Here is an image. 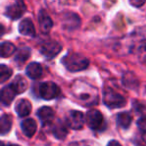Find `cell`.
Instances as JSON below:
<instances>
[{
	"label": "cell",
	"instance_id": "1",
	"mask_svg": "<svg viewBox=\"0 0 146 146\" xmlns=\"http://www.w3.org/2000/svg\"><path fill=\"white\" fill-rule=\"evenodd\" d=\"M62 63L67 70L71 72H77L87 68L89 65V60L77 53H69L62 59Z\"/></svg>",
	"mask_w": 146,
	"mask_h": 146
},
{
	"label": "cell",
	"instance_id": "2",
	"mask_svg": "<svg viewBox=\"0 0 146 146\" xmlns=\"http://www.w3.org/2000/svg\"><path fill=\"white\" fill-rule=\"evenodd\" d=\"M103 101L105 105L109 108H120L123 107L126 100L121 94L117 93L111 88H106L103 93Z\"/></svg>",
	"mask_w": 146,
	"mask_h": 146
},
{
	"label": "cell",
	"instance_id": "3",
	"mask_svg": "<svg viewBox=\"0 0 146 146\" xmlns=\"http://www.w3.org/2000/svg\"><path fill=\"white\" fill-rule=\"evenodd\" d=\"M85 121L88 127L93 130L104 129V118L101 112L98 110H90L87 112L85 117Z\"/></svg>",
	"mask_w": 146,
	"mask_h": 146
},
{
	"label": "cell",
	"instance_id": "4",
	"mask_svg": "<svg viewBox=\"0 0 146 146\" xmlns=\"http://www.w3.org/2000/svg\"><path fill=\"white\" fill-rule=\"evenodd\" d=\"M39 94L43 99L51 100L60 94V88L53 82H44L39 86Z\"/></svg>",
	"mask_w": 146,
	"mask_h": 146
},
{
	"label": "cell",
	"instance_id": "5",
	"mask_svg": "<svg viewBox=\"0 0 146 146\" xmlns=\"http://www.w3.org/2000/svg\"><path fill=\"white\" fill-rule=\"evenodd\" d=\"M66 122L67 125L72 129H81L85 123V117L83 113L78 110H71L68 112L66 116Z\"/></svg>",
	"mask_w": 146,
	"mask_h": 146
},
{
	"label": "cell",
	"instance_id": "6",
	"mask_svg": "<svg viewBox=\"0 0 146 146\" xmlns=\"http://www.w3.org/2000/svg\"><path fill=\"white\" fill-rule=\"evenodd\" d=\"M26 10V5L22 1H17L13 4L9 5L6 9V15L12 20L19 19Z\"/></svg>",
	"mask_w": 146,
	"mask_h": 146
},
{
	"label": "cell",
	"instance_id": "7",
	"mask_svg": "<svg viewBox=\"0 0 146 146\" xmlns=\"http://www.w3.org/2000/svg\"><path fill=\"white\" fill-rule=\"evenodd\" d=\"M61 49H62V47L58 42H56V41H47V42L43 43L41 45L40 52L44 56L48 57V58H52L60 52Z\"/></svg>",
	"mask_w": 146,
	"mask_h": 146
},
{
	"label": "cell",
	"instance_id": "8",
	"mask_svg": "<svg viewBox=\"0 0 146 146\" xmlns=\"http://www.w3.org/2000/svg\"><path fill=\"white\" fill-rule=\"evenodd\" d=\"M16 91H15L14 87L12 86V84L5 86L1 92H0V101L2 102L4 105L9 106L11 104V102L13 101L15 95H16Z\"/></svg>",
	"mask_w": 146,
	"mask_h": 146
},
{
	"label": "cell",
	"instance_id": "9",
	"mask_svg": "<svg viewBox=\"0 0 146 146\" xmlns=\"http://www.w3.org/2000/svg\"><path fill=\"white\" fill-rule=\"evenodd\" d=\"M37 115H38L39 119L41 120L44 125H48V124H51L54 120L55 114L54 111H53L52 108L48 107V106H43L37 112Z\"/></svg>",
	"mask_w": 146,
	"mask_h": 146
},
{
	"label": "cell",
	"instance_id": "10",
	"mask_svg": "<svg viewBox=\"0 0 146 146\" xmlns=\"http://www.w3.org/2000/svg\"><path fill=\"white\" fill-rule=\"evenodd\" d=\"M21 127H22V131L24 133L25 136L27 137H32L34 136L35 132L37 130V124L36 121L32 118H27L21 124Z\"/></svg>",
	"mask_w": 146,
	"mask_h": 146
},
{
	"label": "cell",
	"instance_id": "11",
	"mask_svg": "<svg viewBox=\"0 0 146 146\" xmlns=\"http://www.w3.org/2000/svg\"><path fill=\"white\" fill-rule=\"evenodd\" d=\"M43 69L39 63L32 62L26 67V74L31 79H38L42 76Z\"/></svg>",
	"mask_w": 146,
	"mask_h": 146
},
{
	"label": "cell",
	"instance_id": "12",
	"mask_svg": "<svg viewBox=\"0 0 146 146\" xmlns=\"http://www.w3.org/2000/svg\"><path fill=\"white\" fill-rule=\"evenodd\" d=\"M38 21L39 25H40V29L43 33H48L53 26V22L51 20V18L43 10L39 12Z\"/></svg>",
	"mask_w": 146,
	"mask_h": 146
},
{
	"label": "cell",
	"instance_id": "13",
	"mask_svg": "<svg viewBox=\"0 0 146 146\" xmlns=\"http://www.w3.org/2000/svg\"><path fill=\"white\" fill-rule=\"evenodd\" d=\"M18 30L21 34L25 35V36H34L35 34L34 24L30 19H24L23 21H21L18 26Z\"/></svg>",
	"mask_w": 146,
	"mask_h": 146
},
{
	"label": "cell",
	"instance_id": "14",
	"mask_svg": "<svg viewBox=\"0 0 146 146\" xmlns=\"http://www.w3.org/2000/svg\"><path fill=\"white\" fill-rule=\"evenodd\" d=\"M16 112L18 114V116L20 117H25L27 116L29 113L31 112V109H32V105L31 103L26 99H21L17 102L16 104Z\"/></svg>",
	"mask_w": 146,
	"mask_h": 146
},
{
	"label": "cell",
	"instance_id": "15",
	"mask_svg": "<svg viewBox=\"0 0 146 146\" xmlns=\"http://www.w3.org/2000/svg\"><path fill=\"white\" fill-rule=\"evenodd\" d=\"M52 132L54 134V136L58 139H64L66 137L67 133H68V130H67L65 124L62 121H57L56 123L53 125Z\"/></svg>",
	"mask_w": 146,
	"mask_h": 146
},
{
	"label": "cell",
	"instance_id": "16",
	"mask_svg": "<svg viewBox=\"0 0 146 146\" xmlns=\"http://www.w3.org/2000/svg\"><path fill=\"white\" fill-rule=\"evenodd\" d=\"M16 51V47L14 44L10 42H3L0 43V57L6 58L13 55Z\"/></svg>",
	"mask_w": 146,
	"mask_h": 146
},
{
	"label": "cell",
	"instance_id": "17",
	"mask_svg": "<svg viewBox=\"0 0 146 146\" xmlns=\"http://www.w3.org/2000/svg\"><path fill=\"white\" fill-rule=\"evenodd\" d=\"M11 84H12V86L14 87V89H15V91H16L17 94L24 92L25 90L27 89V86H28L27 80L21 75L16 76L15 79H14V81H13Z\"/></svg>",
	"mask_w": 146,
	"mask_h": 146
},
{
	"label": "cell",
	"instance_id": "18",
	"mask_svg": "<svg viewBox=\"0 0 146 146\" xmlns=\"http://www.w3.org/2000/svg\"><path fill=\"white\" fill-rule=\"evenodd\" d=\"M12 126V118L9 115H2L0 117V135L8 133Z\"/></svg>",
	"mask_w": 146,
	"mask_h": 146
},
{
	"label": "cell",
	"instance_id": "19",
	"mask_svg": "<svg viewBox=\"0 0 146 146\" xmlns=\"http://www.w3.org/2000/svg\"><path fill=\"white\" fill-rule=\"evenodd\" d=\"M132 121V117L128 112H121V113L118 114L117 116V123L120 127L124 128V129H127L130 126Z\"/></svg>",
	"mask_w": 146,
	"mask_h": 146
},
{
	"label": "cell",
	"instance_id": "20",
	"mask_svg": "<svg viewBox=\"0 0 146 146\" xmlns=\"http://www.w3.org/2000/svg\"><path fill=\"white\" fill-rule=\"evenodd\" d=\"M30 49L29 48H21L18 52L15 55V61H16L18 64H21V63H24L27 59L30 56Z\"/></svg>",
	"mask_w": 146,
	"mask_h": 146
},
{
	"label": "cell",
	"instance_id": "21",
	"mask_svg": "<svg viewBox=\"0 0 146 146\" xmlns=\"http://www.w3.org/2000/svg\"><path fill=\"white\" fill-rule=\"evenodd\" d=\"M12 75V70L4 64L0 65V83L7 81Z\"/></svg>",
	"mask_w": 146,
	"mask_h": 146
},
{
	"label": "cell",
	"instance_id": "22",
	"mask_svg": "<svg viewBox=\"0 0 146 146\" xmlns=\"http://www.w3.org/2000/svg\"><path fill=\"white\" fill-rule=\"evenodd\" d=\"M139 58L143 63H146V44L140 47L139 50Z\"/></svg>",
	"mask_w": 146,
	"mask_h": 146
},
{
	"label": "cell",
	"instance_id": "23",
	"mask_svg": "<svg viewBox=\"0 0 146 146\" xmlns=\"http://www.w3.org/2000/svg\"><path fill=\"white\" fill-rule=\"evenodd\" d=\"M138 127L140 128V129L144 132H146V117H142L140 118L139 120H138Z\"/></svg>",
	"mask_w": 146,
	"mask_h": 146
},
{
	"label": "cell",
	"instance_id": "24",
	"mask_svg": "<svg viewBox=\"0 0 146 146\" xmlns=\"http://www.w3.org/2000/svg\"><path fill=\"white\" fill-rule=\"evenodd\" d=\"M145 3V1L144 0H132V1H130V4L131 5H133V6H135V7H140V6H142V5Z\"/></svg>",
	"mask_w": 146,
	"mask_h": 146
},
{
	"label": "cell",
	"instance_id": "25",
	"mask_svg": "<svg viewBox=\"0 0 146 146\" xmlns=\"http://www.w3.org/2000/svg\"><path fill=\"white\" fill-rule=\"evenodd\" d=\"M107 146H121V144L118 141H116V140H111V141L108 143Z\"/></svg>",
	"mask_w": 146,
	"mask_h": 146
},
{
	"label": "cell",
	"instance_id": "26",
	"mask_svg": "<svg viewBox=\"0 0 146 146\" xmlns=\"http://www.w3.org/2000/svg\"><path fill=\"white\" fill-rule=\"evenodd\" d=\"M4 32H5V29H4V27H3L2 25L0 24V37H1L3 34H4Z\"/></svg>",
	"mask_w": 146,
	"mask_h": 146
},
{
	"label": "cell",
	"instance_id": "27",
	"mask_svg": "<svg viewBox=\"0 0 146 146\" xmlns=\"http://www.w3.org/2000/svg\"><path fill=\"white\" fill-rule=\"evenodd\" d=\"M143 140L146 142V132H144V133H143Z\"/></svg>",
	"mask_w": 146,
	"mask_h": 146
},
{
	"label": "cell",
	"instance_id": "28",
	"mask_svg": "<svg viewBox=\"0 0 146 146\" xmlns=\"http://www.w3.org/2000/svg\"><path fill=\"white\" fill-rule=\"evenodd\" d=\"M0 146H4V143L2 141H0Z\"/></svg>",
	"mask_w": 146,
	"mask_h": 146
},
{
	"label": "cell",
	"instance_id": "29",
	"mask_svg": "<svg viewBox=\"0 0 146 146\" xmlns=\"http://www.w3.org/2000/svg\"><path fill=\"white\" fill-rule=\"evenodd\" d=\"M9 146H19V145H16V144H11V145H9Z\"/></svg>",
	"mask_w": 146,
	"mask_h": 146
}]
</instances>
